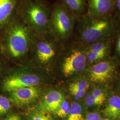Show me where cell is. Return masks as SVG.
Wrapping results in <instances>:
<instances>
[{
	"instance_id": "cell-1",
	"label": "cell",
	"mask_w": 120,
	"mask_h": 120,
	"mask_svg": "<svg viewBox=\"0 0 120 120\" xmlns=\"http://www.w3.org/2000/svg\"><path fill=\"white\" fill-rule=\"evenodd\" d=\"M120 22L113 15L94 18L86 14L77 18L73 41L87 46L101 39L114 35Z\"/></svg>"
},
{
	"instance_id": "cell-2",
	"label": "cell",
	"mask_w": 120,
	"mask_h": 120,
	"mask_svg": "<svg viewBox=\"0 0 120 120\" xmlns=\"http://www.w3.org/2000/svg\"><path fill=\"white\" fill-rule=\"evenodd\" d=\"M34 36L18 13L8 33L6 48L10 56L20 60L30 56Z\"/></svg>"
},
{
	"instance_id": "cell-3",
	"label": "cell",
	"mask_w": 120,
	"mask_h": 120,
	"mask_svg": "<svg viewBox=\"0 0 120 120\" xmlns=\"http://www.w3.org/2000/svg\"><path fill=\"white\" fill-rule=\"evenodd\" d=\"M77 18L62 3L56 4L50 13L49 33L64 46L73 38Z\"/></svg>"
},
{
	"instance_id": "cell-4",
	"label": "cell",
	"mask_w": 120,
	"mask_h": 120,
	"mask_svg": "<svg viewBox=\"0 0 120 120\" xmlns=\"http://www.w3.org/2000/svg\"><path fill=\"white\" fill-rule=\"evenodd\" d=\"M51 12L40 0H21L19 15L34 35L49 33Z\"/></svg>"
},
{
	"instance_id": "cell-5",
	"label": "cell",
	"mask_w": 120,
	"mask_h": 120,
	"mask_svg": "<svg viewBox=\"0 0 120 120\" xmlns=\"http://www.w3.org/2000/svg\"><path fill=\"white\" fill-rule=\"evenodd\" d=\"M56 59L60 61V72L66 78L83 74L88 66L86 46L73 41L64 45Z\"/></svg>"
},
{
	"instance_id": "cell-6",
	"label": "cell",
	"mask_w": 120,
	"mask_h": 120,
	"mask_svg": "<svg viewBox=\"0 0 120 120\" xmlns=\"http://www.w3.org/2000/svg\"><path fill=\"white\" fill-rule=\"evenodd\" d=\"M91 85L111 89L120 75V63L116 58H109L88 66L83 73Z\"/></svg>"
},
{
	"instance_id": "cell-7",
	"label": "cell",
	"mask_w": 120,
	"mask_h": 120,
	"mask_svg": "<svg viewBox=\"0 0 120 120\" xmlns=\"http://www.w3.org/2000/svg\"><path fill=\"white\" fill-rule=\"evenodd\" d=\"M64 46L49 33L34 34L30 56L37 63L46 65L57 59Z\"/></svg>"
},
{
	"instance_id": "cell-8",
	"label": "cell",
	"mask_w": 120,
	"mask_h": 120,
	"mask_svg": "<svg viewBox=\"0 0 120 120\" xmlns=\"http://www.w3.org/2000/svg\"><path fill=\"white\" fill-rule=\"evenodd\" d=\"M114 36L101 39L86 46L88 65L106 60L112 55Z\"/></svg>"
},
{
	"instance_id": "cell-9",
	"label": "cell",
	"mask_w": 120,
	"mask_h": 120,
	"mask_svg": "<svg viewBox=\"0 0 120 120\" xmlns=\"http://www.w3.org/2000/svg\"><path fill=\"white\" fill-rule=\"evenodd\" d=\"M41 82V78L38 74L22 71L7 77L3 82V88L5 91L11 93L22 88L38 86Z\"/></svg>"
},
{
	"instance_id": "cell-10",
	"label": "cell",
	"mask_w": 120,
	"mask_h": 120,
	"mask_svg": "<svg viewBox=\"0 0 120 120\" xmlns=\"http://www.w3.org/2000/svg\"><path fill=\"white\" fill-rule=\"evenodd\" d=\"M86 14L91 17L102 18L113 15L115 0H86Z\"/></svg>"
},
{
	"instance_id": "cell-11",
	"label": "cell",
	"mask_w": 120,
	"mask_h": 120,
	"mask_svg": "<svg viewBox=\"0 0 120 120\" xmlns=\"http://www.w3.org/2000/svg\"><path fill=\"white\" fill-rule=\"evenodd\" d=\"M39 94V90L37 86L28 87L11 92V98L15 105L22 107L34 102Z\"/></svg>"
},
{
	"instance_id": "cell-12",
	"label": "cell",
	"mask_w": 120,
	"mask_h": 120,
	"mask_svg": "<svg viewBox=\"0 0 120 120\" xmlns=\"http://www.w3.org/2000/svg\"><path fill=\"white\" fill-rule=\"evenodd\" d=\"M101 113L103 117L117 120L120 116V95L109 90L105 106Z\"/></svg>"
},
{
	"instance_id": "cell-13",
	"label": "cell",
	"mask_w": 120,
	"mask_h": 120,
	"mask_svg": "<svg viewBox=\"0 0 120 120\" xmlns=\"http://www.w3.org/2000/svg\"><path fill=\"white\" fill-rule=\"evenodd\" d=\"M21 0H0V26L5 24L16 12H18Z\"/></svg>"
},
{
	"instance_id": "cell-14",
	"label": "cell",
	"mask_w": 120,
	"mask_h": 120,
	"mask_svg": "<svg viewBox=\"0 0 120 120\" xmlns=\"http://www.w3.org/2000/svg\"><path fill=\"white\" fill-rule=\"evenodd\" d=\"M63 94L58 90H52L45 95L42 104V109L49 112H55L64 100Z\"/></svg>"
},
{
	"instance_id": "cell-15",
	"label": "cell",
	"mask_w": 120,
	"mask_h": 120,
	"mask_svg": "<svg viewBox=\"0 0 120 120\" xmlns=\"http://www.w3.org/2000/svg\"><path fill=\"white\" fill-rule=\"evenodd\" d=\"M62 3L76 17L86 14V0H61Z\"/></svg>"
},
{
	"instance_id": "cell-16",
	"label": "cell",
	"mask_w": 120,
	"mask_h": 120,
	"mask_svg": "<svg viewBox=\"0 0 120 120\" xmlns=\"http://www.w3.org/2000/svg\"><path fill=\"white\" fill-rule=\"evenodd\" d=\"M91 84L84 74L76 76L69 82L68 88L69 91L83 92L88 91Z\"/></svg>"
},
{
	"instance_id": "cell-17",
	"label": "cell",
	"mask_w": 120,
	"mask_h": 120,
	"mask_svg": "<svg viewBox=\"0 0 120 120\" xmlns=\"http://www.w3.org/2000/svg\"><path fill=\"white\" fill-rule=\"evenodd\" d=\"M91 88L90 92L100 104L102 105L105 103L107 99L109 91L110 89H108L106 87L98 85H91Z\"/></svg>"
},
{
	"instance_id": "cell-18",
	"label": "cell",
	"mask_w": 120,
	"mask_h": 120,
	"mask_svg": "<svg viewBox=\"0 0 120 120\" xmlns=\"http://www.w3.org/2000/svg\"><path fill=\"white\" fill-rule=\"evenodd\" d=\"M68 119L70 120H84L82 105L77 102H73L70 105Z\"/></svg>"
},
{
	"instance_id": "cell-19",
	"label": "cell",
	"mask_w": 120,
	"mask_h": 120,
	"mask_svg": "<svg viewBox=\"0 0 120 120\" xmlns=\"http://www.w3.org/2000/svg\"><path fill=\"white\" fill-rule=\"evenodd\" d=\"M29 120H53L49 112L42 109L35 110L30 112Z\"/></svg>"
},
{
	"instance_id": "cell-20",
	"label": "cell",
	"mask_w": 120,
	"mask_h": 120,
	"mask_svg": "<svg viewBox=\"0 0 120 120\" xmlns=\"http://www.w3.org/2000/svg\"><path fill=\"white\" fill-rule=\"evenodd\" d=\"M112 56L116 58L120 63V24L114 36Z\"/></svg>"
},
{
	"instance_id": "cell-21",
	"label": "cell",
	"mask_w": 120,
	"mask_h": 120,
	"mask_svg": "<svg viewBox=\"0 0 120 120\" xmlns=\"http://www.w3.org/2000/svg\"><path fill=\"white\" fill-rule=\"evenodd\" d=\"M70 109L69 102L64 99L55 113L60 118H65L69 116Z\"/></svg>"
},
{
	"instance_id": "cell-22",
	"label": "cell",
	"mask_w": 120,
	"mask_h": 120,
	"mask_svg": "<svg viewBox=\"0 0 120 120\" xmlns=\"http://www.w3.org/2000/svg\"><path fill=\"white\" fill-rule=\"evenodd\" d=\"M85 102L86 106L88 107L96 108H99L101 105L90 92L86 96Z\"/></svg>"
},
{
	"instance_id": "cell-23",
	"label": "cell",
	"mask_w": 120,
	"mask_h": 120,
	"mask_svg": "<svg viewBox=\"0 0 120 120\" xmlns=\"http://www.w3.org/2000/svg\"><path fill=\"white\" fill-rule=\"evenodd\" d=\"M11 106L9 99L0 95V116L6 113Z\"/></svg>"
},
{
	"instance_id": "cell-24",
	"label": "cell",
	"mask_w": 120,
	"mask_h": 120,
	"mask_svg": "<svg viewBox=\"0 0 120 120\" xmlns=\"http://www.w3.org/2000/svg\"><path fill=\"white\" fill-rule=\"evenodd\" d=\"M102 116L98 110L96 109L86 114L84 120H101Z\"/></svg>"
},
{
	"instance_id": "cell-25",
	"label": "cell",
	"mask_w": 120,
	"mask_h": 120,
	"mask_svg": "<svg viewBox=\"0 0 120 120\" xmlns=\"http://www.w3.org/2000/svg\"><path fill=\"white\" fill-rule=\"evenodd\" d=\"M113 15L120 22V0H115Z\"/></svg>"
},
{
	"instance_id": "cell-26",
	"label": "cell",
	"mask_w": 120,
	"mask_h": 120,
	"mask_svg": "<svg viewBox=\"0 0 120 120\" xmlns=\"http://www.w3.org/2000/svg\"><path fill=\"white\" fill-rule=\"evenodd\" d=\"M74 98L77 100H79L84 97L87 94V91L83 92H76V91H70L69 92Z\"/></svg>"
},
{
	"instance_id": "cell-27",
	"label": "cell",
	"mask_w": 120,
	"mask_h": 120,
	"mask_svg": "<svg viewBox=\"0 0 120 120\" xmlns=\"http://www.w3.org/2000/svg\"><path fill=\"white\" fill-rule=\"evenodd\" d=\"M112 87H114L116 93L120 95V75L114 82Z\"/></svg>"
},
{
	"instance_id": "cell-28",
	"label": "cell",
	"mask_w": 120,
	"mask_h": 120,
	"mask_svg": "<svg viewBox=\"0 0 120 120\" xmlns=\"http://www.w3.org/2000/svg\"><path fill=\"white\" fill-rule=\"evenodd\" d=\"M3 120H22L21 117L16 114H12L7 116Z\"/></svg>"
},
{
	"instance_id": "cell-29",
	"label": "cell",
	"mask_w": 120,
	"mask_h": 120,
	"mask_svg": "<svg viewBox=\"0 0 120 120\" xmlns=\"http://www.w3.org/2000/svg\"><path fill=\"white\" fill-rule=\"evenodd\" d=\"M101 120H111V119H109V118H105V117H102V118L101 119Z\"/></svg>"
},
{
	"instance_id": "cell-30",
	"label": "cell",
	"mask_w": 120,
	"mask_h": 120,
	"mask_svg": "<svg viewBox=\"0 0 120 120\" xmlns=\"http://www.w3.org/2000/svg\"><path fill=\"white\" fill-rule=\"evenodd\" d=\"M120 120V116L119 117V118H118V119H117V120Z\"/></svg>"
},
{
	"instance_id": "cell-31",
	"label": "cell",
	"mask_w": 120,
	"mask_h": 120,
	"mask_svg": "<svg viewBox=\"0 0 120 120\" xmlns=\"http://www.w3.org/2000/svg\"><path fill=\"white\" fill-rule=\"evenodd\" d=\"M67 120H69V119H68Z\"/></svg>"
}]
</instances>
